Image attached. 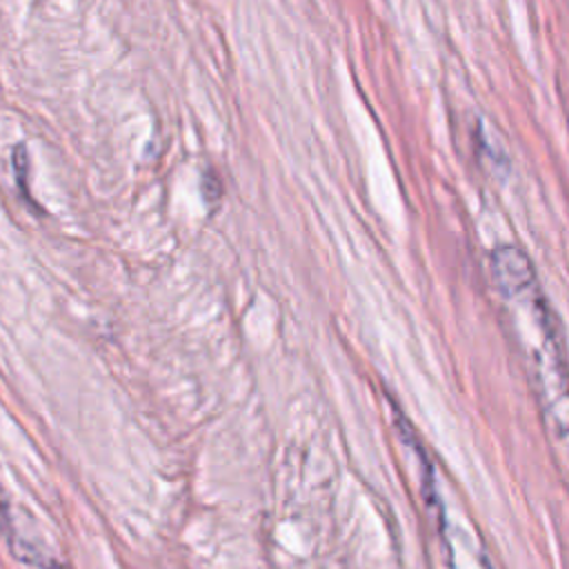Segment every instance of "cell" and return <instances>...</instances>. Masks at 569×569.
Returning <instances> with one entry per match:
<instances>
[{
	"label": "cell",
	"instance_id": "1",
	"mask_svg": "<svg viewBox=\"0 0 569 569\" xmlns=\"http://www.w3.org/2000/svg\"><path fill=\"white\" fill-rule=\"evenodd\" d=\"M489 260H491L493 282L507 298L527 293L536 284L533 267L520 247H516V244L496 247L491 251Z\"/></svg>",
	"mask_w": 569,
	"mask_h": 569
}]
</instances>
